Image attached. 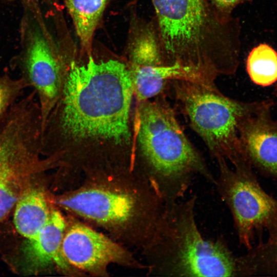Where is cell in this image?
I'll return each instance as SVG.
<instances>
[{"instance_id":"6da1fadb","label":"cell","mask_w":277,"mask_h":277,"mask_svg":"<svg viewBox=\"0 0 277 277\" xmlns=\"http://www.w3.org/2000/svg\"><path fill=\"white\" fill-rule=\"evenodd\" d=\"M64 69L57 101L43 129L42 154L57 161L134 158V96L127 64L117 60Z\"/></svg>"},{"instance_id":"7a4b0ae2","label":"cell","mask_w":277,"mask_h":277,"mask_svg":"<svg viewBox=\"0 0 277 277\" xmlns=\"http://www.w3.org/2000/svg\"><path fill=\"white\" fill-rule=\"evenodd\" d=\"M134 116V156L165 204L182 200L196 175L213 185L215 177L185 133L161 94L137 102Z\"/></svg>"},{"instance_id":"3957f363","label":"cell","mask_w":277,"mask_h":277,"mask_svg":"<svg viewBox=\"0 0 277 277\" xmlns=\"http://www.w3.org/2000/svg\"><path fill=\"white\" fill-rule=\"evenodd\" d=\"M196 195L166 204L150 242L144 247L148 269L164 276H238V256L226 241L205 239L195 220Z\"/></svg>"},{"instance_id":"277c9868","label":"cell","mask_w":277,"mask_h":277,"mask_svg":"<svg viewBox=\"0 0 277 277\" xmlns=\"http://www.w3.org/2000/svg\"><path fill=\"white\" fill-rule=\"evenodd\" d=\"M174 95L192 129L217 161L233 166L247 163L240 138V125L257 102L245 103L221 93L215 84L174 80Z\"/></svg>"},{"instance_id":"5b68a950","label":"cell","mask_w":277,"mask_h":277,"mask_svg":"<svg viewBox=\"0 0 277 277\" xmlns=\"http://www.w3.org/2000/svg\"><path fill=\"white\" fill-rule=\"evenodd\" d=\"M42 129L33 113L10 109L0 121V222L14 209L26 189L53 165L42 158Z\"/></svg>"},{"instance_id":"8992f818","label":"cell","mask_w":277,"mask_h":277,"mask_svg":"<svg viewBox=\"0 0 277 277\" xmlns=\"http://www.w3.org/2000/svg\"><path fill=\"white\" fill-rule=\"evenodd\" d=\"M58 203L65 209L107 228L127 227L131 224L144 246L154 235L166 206L146 180L131 193L95 186L64 196Z\"/></svg>"},{"instance_id":"52a82bcc","label":"cell","mask_w":277,"mask_h":277,"mask_svg":"<svg viewBox=\"0 0 277 277\" xmlns=\"http://www.w3.org/2000/svg\"><path fill=\"white\" fill-rule=\"evenodd\" d=\"M20 27L21 47L15 64L37 96L43 129L58 98L64 67L39 6L24 7Z\"/></svg>"},{"instance_id":"ba28073f","label":"cell","mask_w":277,"mask_h":277,"mask_svg":"<svg viewBox=\"0 0 277 277\" xmlns=\"http://www.w3.org/2000/svg\"><path fill=\"white\" fill-rule=\"evenodd\" d=\"M217 162L214 185L231 212L239 243L248 250L260 232L277 225V200L263 189L250 164L231 168L225 160Z\"/></svg>"},{"instance_id":"9c48e42d","label":"cell","mask_w":277,"mask_h":277,"mask_svg":"<svg viewBox=\"0 0 277 277\" xmlns=\"http://www.w3.org/2000/svg\"><path fill=\"white\" fill-rule=\"evenodd\" d=\"M62 251L71 266L94 274L106 273L109 265L123 264L128 258L127 252L109 238L80 223L66 228Z\"/></svg>"},{"instance_id":"30bf717a","label":"cell","mask_w":277,"mask_h":277,"mask_svg":"<svg viewBox=\"0 0 277 277\" xmlns=\"http://www.w3.org/2000/svg\"><path fill=\"white\" fill-rule=\"evenodd\" d=\"M272 104L269 101L258 102L241 122L239 131L247 162L277 179V122L271 116Z\"/></svg>"},{"instance_id":"8fae6325","label":"cell","mask_w":277,"mask_h":277,"mask_svg":"<svg viewBox=\"0 0 277 277\" xmlns=\"http://www.w3.org/2000/svg\"><path fill=\"white\" fill-rule=\"evenodd\" d=\"M66 221L61 213L52 210L48 221L33 238L27 240L23 248L25 264L29 270L37 272L56 264L62 271L71 269L62 251Z\"/></svg>"},{"instance_id":"7c38bea8","label":"cell","mask_w":277,"mask_h":277,"mask_svg":"<svg viewBox=\"0 0 277 277\" xmlns=\"http://www.w3.org/2000/svg\"><path fill=\"white\" fill-rule=\"evenodd\" d=\"M128 66L137 102L150 100L162 94L167 84L172 81L197 79L196 74L192 70L177 65Z\"/></svg>"},{"instance_id":"4fadbf2b","label":"cell","mask_w":277,"mask_h":277,"mask_svg":"<svg viewBox=\"0 0 277 277\" xmlns=\"http://www.w3.org/2000/svg\"><path fill=\"white\" fill-rule=\"evenodd\" d=\"M35 180L22 194L14 208L15 227L27 240L38 233L48 221L52 211L45 191L33 183Z\"/></svg>"},{"instance_id":"5bb4252c","label":"cell","mask_w":277,"mask_h":277,"mask_svg":"<svg viewBox=\"0 0 277 277\" xmlns=\"http://www.w3.org/2000/svg\"><path fill=\"white\" fill-rule=\"evenodd\" d=\"M72 21L82 51L92 55L95 32L108 0H63Z\"/></svg>"},{"instance_id":"9a60e30c","label":"cell","mask_w":277,"mask_h":277,"mask_svg":"<svg viewBox=\"0 0 277 277\" xmlns=\"http://www.w3.org/2000/svg\"><path fill=\"white\" fill-rule=\"evenodd\" d=\"M246 70L258 85L266 87L277 82V52L269 45L261 44L249 52Z\"/></svg>"},{"instance_id":"2e32d148","label":"cell","mask_w":277,"mask_h":277,"mask_svg":"<svg viewBox=\"0 0 277 277\" xmlns=\"http://www.w3.org/2000/svg\"><path fill=\"white\" fill-rule=\"evenodd\" d=\"M267 240L247 250L245 258L253 275H277V225L268 232Z\"/></svg>"},{"instance_id":"e0dca14e","label":"cell","mask_w":277,"mask_h":277,"mask_svg":"<svg viewBox=\"0 0 277 277\" xmlns=\"http://www.w3.org/2000/svg\"><path fill=\"white\" fill-rule=\"evenodd\" d=\"M28 87L21 78L0 74V121Z\"/></svg>"},{"instance_id":"ac0fdd59","label":"cell","mask_w":277,"mask_h":277,"mask_svg":"<svg viewBox=\"0 0 277 277\" xmlns=\"http://www.w3.org/2000/svg\"><path fill=\"white\" fill-rule=\"evenodd\" d=\"M250 0H209L219 16L226 21H232L233 10L239 5Z\"/></svg>"},{"instance_id":"d6986e66","label":"cell","mask_w":277,"mask_h":277,"mask_svg":"<svg viewBox=\"0 0 277 277\" xmlns=\"http://www.w3.org/2000/svg\"><path fill=\"white\" fill-rule=\"evenodd\" d=\"M5 2H12L14 1H20L24 6H28L38 3V0H3Z\"/></svg>"},{"instance_id":"ffe728a7","label":"cell","mask_w":277,"mask_h":277,"mask_svg":"<svg viewBox=\"0 0 277 277\" xmlns=\"http://www.w3.org/2000/svg\"><path fill=\"white\" fill-rule=\"evenodd\" d=\"M275 84H276V85H275V86L274 92H275V94L276 96L277 97V82Z\"/></svg>"}]
</instances>
